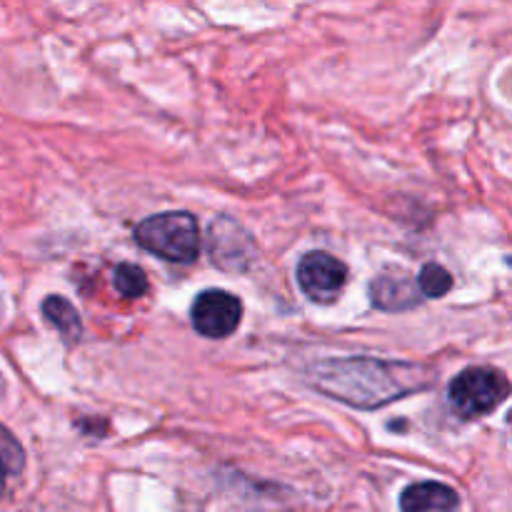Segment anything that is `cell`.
I'll list each match as a JSON object with an SVG mask.
<instances>
[{
	"instance_id": "52a82bcc",
	"label": "cell",
	"mask_w": 512,
	"mask_h": 512,
	"mask_svg": "<svg viewBox=\"0 0 512 512\" xmlns=\"http://www.w3.org/2000/svg\"><path fill=\"white\" fill-rule=\"evenodd\" d=\"M370 303L385 313H403L423 303L418 280L400 268H388L370 283Z\"/></svg>"
},
{
	"instance_id": "7c38bea8",
	"label": "cell",
	"mask_w": 512,
	"mask_h": 512,
	"mask_svg": "<svg viewBox=\"0 0 512 512\" xmlns=\"http://www.w3.org/2000/svg\"><path fill=\"white\" fill-rule=\"evenodd\" d=\"M115 290H118L123 298H140V295L148 290V278H145L143 270L133 263H120L115 268Z\"/></svg>"
},
{
	"instance_id": "8992f818",
	"label": "cell",
	"mask_w": 512,
	"mask_h": 512,
	"mask_svg": "<svg viewBox=\"0 0 512 512\" xmlns=\"http://www.w3.org/2000/svg\"><path fill=\"white\" fill-rule=\"evenodd\" d=\"M208 250L215 265L223 270H245L253 260L255 243L248 230L233 218H218L210 223L208 230Z\"/></svg>"
},
{
	"instance_id": "3957f363",
	"label": "cell",
	"mask_w": 512,
	"mask_h": 512,
	"mask_svg": "<svg viewBox=\"0 0 512 512\" xmlns=\"http://www.w3.org/2000/svg\"><path fill=\"white\" fill-rule=\"evenodd\" d=\"M508 375L498 368H468L453 378L448 388V403L460 418L475 420L493 413L508 400Z\"/></svg>"
},
{
	"instance_id": "277c9868",
	"label": "cell",
	"mask_w": 512,
	"mask_h": 512,
	"mask_svg": "<svg viewBox=\"0 0 512 512\" xmlns=\"http://www.w3.org/2000/svg\"><path fill=\"white\" fill-rule=\"evenodd\" d=\"M240 320H243V303L228 290H203L190 308V323L203 338H230L238 330Z\"/></svg>"
},
{
	"instance_id": "ba28073f",
	"label": "cell",
	"mask_w": 512,
	"mask_h": 512,
	"mask_svg": "<svg viewBox=\"0 0 512 512\" xmlns=\"http://www.w3.org/2000/svg\"><path fill=\"white\" fill-rule=\"evenodd\" d=\"M458 505V493L443 483H415L400 495L403 512H458Z\"/></svg>"
},
{
	"instance_id": "9c48e42d",
	"label": "cell",
	"mask_w": 512,
	"mask_h": 512,
	"mask_svg": "<svg viewBox=\"0 0 512 512\" xmlns=\"http://www.w3.org/2000/svg\"><path fill=\"white\" fill-rule=\"evenodd\" d=\"M43 315L68 343H78L80 335H83V323H80L78 310L68 300L60 298V295H48L43 300Z\"/></svg>"
},
{
	"instance_id": "30bf717a",
	"label": "cell",
	"mask_w": 512,
	"mask_h": 512,
	"mask_svg": "<svg viewBox=\"0 0 512 512\" xmlns=\"http://www.w3.org/2000/svg\"><path fill=\"white\" fill-rule=\"evenodd\" d=\"M25 465V453L15 435L0 425V498L5 493V480L8 475H18Z\"/></svg>"
},
{
	"instance_id": "5b68a950",
	"label": "cell",
	"mask_w": 512,
	"mask_h": 512,
	"mask_svg": "<svg viewBox=\"0 0 512 512\" xmlns=\"http://www.w3.org/2000/svg\"><path fill=\"white\" fill-rule=\"evenodd\" d=\"M298 285L313 303H333L348 285V265L325 250H313L298 263Z\"/></svg>"
},
{
	"instance_id": "8fae6325",
	"label": "cell",
	"mask_w": 512,
	"mask_h": 512,
	"mask_svg": "<svg viewBox=\"0 0 512 512\" xmlns=\"http://www.w3.org/2000/svg\"><path fill=\"white\" fill-rule=\"evenodd\" d=\"M415 280H418L420 295H425V298H443V295H448L450 288H453V275L438 263L425 265Z\"/></svg>"
},
{
	"instance_id": "6da1fadb",
	"label": "cell",
	"mask_w": 512,
	"mask_h": 512,
	"mask_svg": "<svg viewBox=\"0 0 512 512\" xmlns=\"http://www.w3.org/2000/svg\"><path fill=\"white\" fill-rule=\"evenodd\" d=\"M308 375L315 390L360 410L383 408L430 385L428 368L403 360L333 358L315 363Z\"/></svg>"
},
{
	"instance_id": "7a4b0ae2",
	"label": "cell",
	"mask_w": 512,
	"mask_h": 512,
	"mask_svg": "<svg viewBox=\"0 0 512 512\" xmlns=\"http://www.w3.org/2000/svg\"><path fill=\"white\" fill-rule=\"evenodd\" d=\"M135 240L143 250L170 263H193L200 253L198 220L185 210L150 215L135 225Z\"/></svg>"
}]
</instances>
